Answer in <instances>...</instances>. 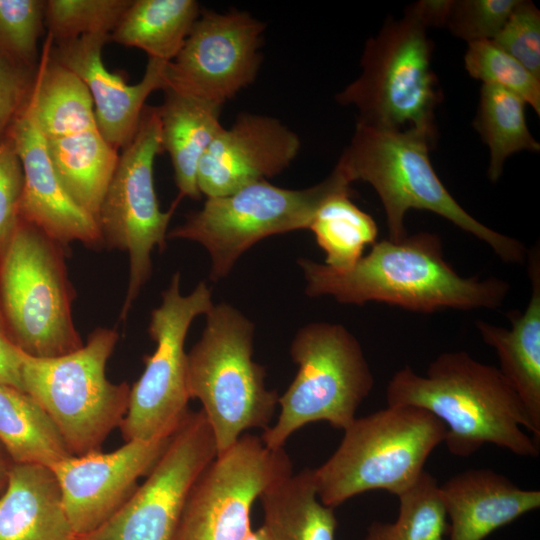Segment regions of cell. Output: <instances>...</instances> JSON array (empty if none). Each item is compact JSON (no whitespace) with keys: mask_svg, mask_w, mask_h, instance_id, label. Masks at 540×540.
Listing matches in <instances>:
<instances>
[{"mask_svg":"<svg viewBox=\"0 0 540 540\" xmlns=\"http://www.w3.org/2000/svg\"><path fill=\"white\" fill-rule=\"evenodd\" d=\"M298 264L308 296L328 295L343 304L382 302L421 313L497 309L509 291V284L496 277L460 276L445 260L440 237L430 232L376 241L344 271L305 258Z\"/></svg>","mask_w":540,"mask_h":540,"instance_id":"cell-1","label":"cell"},{"mask_svg":"<svg viewBox=\"0 0 540 540\" xmlns=\"http://www.w3.org/2000/svg\"><path fill=\"white\" fill-rule=\"evenodd\" d=\"M386 400L389 406L422 408L442 421L444 442L454 456L469 457L487 443L517 456H539L540 433L510 383L499 368L466 351L440 354L425 376L410 366L398 370Z\"/></svg>","mask_w":540,"mask_h":540,"instance_id":"cell-2","label":"cell"},{"mask_svg":"<svg viewBox=\"0 0 540 540\" xmlns=\"http://www.w3.org/2000/svg\"><path fill=\"white\" fill-rule=\"evenodd\" d=\"M436 136L416 128L384 129L357 121L334 169L350 184L363 181L373 187L392 241L407 235L404 217L408 210H427L485 242L503 262L523 263L528 251L520 241L472 217L443 185L429 158Z\"/></svg>","mask_w":540,"mask_h":540,"instance_id":"cell-3","label":"cell"},{"mask_svg":"<svg viewBox=\"0 0 540 540\" xmlns=\"http://www.w3.org/2000/svg\"><path fill=\"white\" fill-rule=\"evenodd\" d=\"M343 431L335 452L313 469L318 498L332 508L372 490L399 495L417 480L446 435L442 421L409 405L356 417Z\"/></svg>","mask_w":540,"mask_h":540,"instance_id":"cell-4","label":"cell"},{"mask_svg":"<svg viewBox=\"0 0 540 540\" xmlns=\"http://www.w3.org/2000/svg\"><path fill=\"white\" fill-rule=\"evenodd\" d=\"M254 324L232 305L214 304L199 341L187 353V389L212 429L217 455L252 428L267 429L278 405L252 359Z\"/></svg>","mask_w":540,"mask_h":540,"instance_id":"cell-5","label":"cell"},{"mask_svg":"<svg viewBox=\"0 0 540 540\" xmlns=\"http://www.w3.org/2000/svg\"><path fill=\"white\" fill-rule=\"evenodd\" d=\"M117 341L115 329L96 328L81 348L62 356L40 358L21 350L24 391L45 411L73 456L100 451L127 413L131 387L106 377Z\"/></svg>","mask_w":540,"mask_h":540,"instance_id":"cell-6","label":"cell"},{"mask_svg":"<svg viewBox=\"0 0 540 540\" xmlns=\"http://www.w3.org/2000/svg\"><path fill=\"white\" fill-rule=\"evenodd\" d=\"M64 253V245L22 219L0 249V306L14 343L34 357H58L83 346L72 318L75 291Z\"/></svg>","mask_w":540,"mask_h":540,"instance_id":"cell-7","label":"cell"},{"mask_svg":"<svg viewBox=\"0 0 540 540\" xmlns=\"http://www.w3.org/2000/svg\"><path fill=\"white\" fill-rule=\"evenodd\" d=\"M427 29L408 9L403 18L388 20L366 42L360 76L336 95V101L357 108L358 122L437 135L434 111L442 92L431 65Z\"/></svg>","mask_w":540,"mask_h":540,"instance_id":"cell-8","label":"cell"},{"mask_svg":"<svg viewBox=\"0 0 540 540\" xmlns=\"http://www.w3.org/2000/svg\"><path fill=\"white\" fill-rule=\"evenodd\" d=\"M290 354L297 374L278 398L276 423L260 436L271 449L283 448L294 432L317 421L346 429L374 385L359 341L341 324L314 322L301 327Z\"/></svg>","mask_w":540,"mask_h":540,"instance_id":"cell-9","label":"cell"},{"mask_svg":"<svg viewBox=\"0 0 540 540\" xmlns=\"http://www.w3.org/2000/svg\"><path fill=\"white\" fill-rule=\"evenodd\" d=\"M52 165L71 198L95 220L118 161L101 134L85 84L44 43L30 94Z\"/></svg>","mask_w":540,"mask_h":540,"instance_id":"cell-10","label":"cell"},{"mask_svg":"<svg viewBox=\"0 0 540 540\" xmlns=\"http://www.w3.org/2000/svg\"><path fill=\"white\" fill-rule=\"evenodd\" d=\"M350 190V183L336 169L304 189L257 181L234 193L207 198L167 238L191 240L205 247L211 257L210 279L218 281L255 243L271 235L308 229L323 202Z\"/></svg>","mask_w":540,"mask_h":540,"instance_id":"cell-11","label":"cell"},{"mask_svg":"<svg viewBox=\"0 0 540 540\" xmlns=\"http://www.w3.org/2000/svg\"><path fill=\"white\" fill-rule=\"evenodd\" d=\"M160 152L158 108L145 106L136 134L118 157L96 217L103 243L129 255L122 320L151 276L152 250L155 246L164 249L170 219L181 199L178 197L166 212L159 207L153 167Z\"/></svg>","mask_w":540,"mask_h":540,"instance_id":"cell-12","label":"cell"},{"mask_svg":"<svg viewBox=\"0 0 540 540\" xmlns=\"http://www.w3.org/2000/svg\"><path fill=\"white\" fill-rule=\"evenodd\" d=\"M213 305L204 282L182 295L180 273H174L161 305L151 312L148 333L156 348L144 357V371L130 388L128 410L119 426L125 442L171 436L190 412L185 339L192 321Z\"/></svg>","mask_w":540,"mask_h":540,"instance_id":"cell-13","label":"cell"},{"mask_svg":"<svg viewBox=\"0 0 540 540\" xmlns=\"http://www.w3.org/2000/svg\"><path fill=\"white\" fill-rule=\"evenodd\" d=\"M292 474L289 456L243 434L201 472L187 497L174 540H245L253 503Z\"/></svg>","mask_w":540,"mask_h":540,"instance_id":"cell-14","label":"cell"},{"mask_svg":"<svg viewBox=\"0 0 540 540\" xmlns=\"http://www.w3.org/2000/svg\"><path fill=\"white\" fill-rule=\"evenodd\" d=\"M216 456L205 414L190 411L145 481L108 520L76 540H174L189 492Z\"/></svg>","mask_w":540,"mask_h":540,"instance_id":"cell-15","label":"cell"},{"mask_svg":"<svg viewBox=\"0 0 540 540\" xmlns=\"http://www.w3.org/2000/svg\"><path fill=\"white\" fill-rule=\"evenodd\" d=\"M264 30L265 24L245 11H201L166 65L164 89L222 107L254 82Z\"/></svg>","mask_w":540,"mask_h":540,"instance_id":"cell-16","label":"cell"},{"mask_svg":"<svg viewBox=\"0 0 540 540\" xmlns=\"http://www.w3.org/2000/svg\"><path fill=\"white\" fill-rule=\"evenodd\" d=\"M170 437L126 441L112 452L72 455L50 467L76 537L98 528L126 502L138 479L154 467Z\"/></svg>","mask_w":540,"mask_h":540,"instance_id":"cell-17","label":"cell"},{"mask_svg":"<svg viewBox=\"0 0 540 540\" xmlns=\"http://www.w3.org/2000/svg\"><path fill=\"white\" fill-rule=\"evenodd\" d=\"M298 135L280 120L240 113L222 128L204 153L197 185L207 198L225 196L283 172L297 157Z\"/></svg>","mask_w":540,"mask_h":540,"instance_id":"cell-18","label":"cell"},{"mask_svg":"<svg viewBox=\"0 0 540 540\" xmlns=\"http://www.w3.org/2000/svg\"><path fill=\"white\" fill-rule=\"evenodd\" d=\"M109 41V35H85L62 42L52 40L50 55L85 84L98 128L118 151L136 134L147 98L155 90L164 89L167 62L148 59L141 81L129 84L103 63L102 49Z\"/></svg>","mask_w":540,"mask_h":540,"instance_id":"cell-19","label":"cell"},{"mask_svg":"<svg viewBox=\"0 0 540 540\" xmlns=\"http://www.w3.org/2000/svg\"><path fill=\"white\" fill-rule=\"evenodd\" d=\"M7 136L24 175L20 219L64 246L74 241L92 247L103 244L96 220L71 198L56 174L30 96Z\"/></svg>","mask_w":540,"mask_h":540,"instance_id":"cell-20","label":"cell"},{"mask_svg":"<svg viewBox=\"0 0 540 540\" xmlns=\"http://www.w3.org/2000/svg\"><path fill=\"white\" fill-rule=\"evenodd\" d=\"M440 496L448 540H484L495 530L540 507V491L522 489L488 468L457 473L442 485Z\"/></svg>","mask_w":540,"mask_h":540,"instance_id":"cell-21","label":"cell"},{"mask_svg":"<svg viewBox=\"0 0 540 540\" xmlns=\"http://www.w3.org/2000/svg\"><path fill=\"white\" fill-rule=\"evenodd\" d=\"M539 246L529 252L530 300L523 312L507 314L511 328L483 320L476 327L486 344L496 351L503 376L523 403L540 433V254Z\"/></svg>","mask_w":540,"mask_h":540,"instance_id":"cell-22","label":"cell"},{"mask_svg":"<svg viewBox=\"0 0 540 540\" xmlns=\"http://www.w3.org/2000/svg\"><path fill=\"white\" fill-rule=\"evenodd\" d=\"M49 466L13 463L0 496V540H76Z\"/></svg>","mask_w":540,"mask_h":540,"instance_id":"cell-23","label":"cell"},{"mask_svg":"<svg viewBox=\"0 0 540 540\" xmlns=\"http://www.w3.org/2000/svg\"><path fill=\"white\" fill-rule=\"evenodd\" d=\"M158 108L161 149L169 154L179 198L200 199L197 185L199 163L211 142L223 128L221 106L164 89Z\"/></svg>","mask_w":540,"mask_h":540,"instance_id":"cell-24","label":"cell"},{"mask_svg":"<svg viewBox=\"0 0 540 540\" xmlns=\"http://www.w3.org/2000/svg\"><path fill=\"white\" fill-rule=\"evenodd\" d=\"M259 498L270 540H335L334 508L319 500L313 469L290 474Z\"/></svg>","mask_w":540,"mask_h":540,"instance_id":"cell-25","label":"cell"},{"mask_svg":"<svg viewBox=\"0 0 540 540\" xmlns=\"http://www.w3.org/2000/svg\"><path fill=\"white\" fill-rule=\"evenodd\" d=\"M200 13L195 0H132L110 41L168 63L182 48Z\"/></svg>","mask_w":540,"mask_h":540,"instance_id":"cell-26","label":"cell"},{"mask_svg":"<svg viewBox=\"0 0 540 540\" xmlns=\"http://www.w3.org/2000/svg\"><path fill=\"white\" fill-rule=\"evenodd\" d=\"M0 443L14 463L51 467L72 456L39 404L28 393L2 383Z\"/></svg>","mask_w":540,"mask_h":540,"instance_id":"cell-27","label":"cell"},{"mask_svg":"<svg viewBox=\"0 0 540 540\" xmlns=\"http://www.w3.org/2000/svg\"><path fill=\"white\" fill-rule=\"evenodd\" d=\"M526 103L518 95L495 85L482 84L474 127L490 150L488 177L496 182L512 154L538 152L525 117Z\"/></svg>","mask_w":540,"mask_h":540,"instance_id":"cell-28","label":"cell"},{"mask_svg":"<svg viewBox=\"0 0 540 540\" xmlns=\"http://www.w3.org/2000/svg\"><path fill=\"white\" fill-rule=\"evenodd\" d=\"M308 229L325 252V265L338 271L353 267L378 236L372 216L351 201V190L323 202Z\"/></svg>","mask_w":540,"mask_h":540,"instance_id":"cell-29","label":"cell"},{"mask_svg":"<svg viewBox=\"0 0 540 540\" xmlns=\"http://www.w3.org/2000/svg\"><path fill=\"white\" fill-rule=\"evenodd\" d=\"M393 523L374 521L364 540H445L447 515L436 478L423 471L402 493Z\"/></svg>","mask_w":540,"mask_h":540,"instance_id":"cell-30","label":"cell"},{"mask_svg":"<svg viewBox=\"0 0 540 540\" xmlns=\"http://www.w3.org/2000/svg\"><path fill=\"white\" fill-rule=\"evenodd\" d=\"M132 0H47L44 22L53 42L85 35H109Z\"/></svg>","mask_w":540,"mask_h":540,"instance_id":"cell-31","label":"cell"},{"mask_svg":"<svg viewBox=\"0 0 540 540\" xmlns=\"http://www.w3.org/2000/svg\"><path fill=\"white\" fill-rule=\"evenodd\" d=\"M464 64L472 78L518 95L540 115V78L493 41L469 43Z\"/></svg>","mask_w":540,"mask_h":540,"instance_id":"cell-32","label":"cell"},{"mask_svg":"<svg viewBox=\"0 0 540 540\" xmlns=\"http://www.w3.org/2000/svg\"><path fill=\"white\" fill-rule=\"evenodd\" d=\"M45 1L0 0V57L36 69Z\"/></svg>","mask_w":540,"mask_h":540,"instance_id":"cell-33","label":"cell"},{"mask_svg":"<svg viewBox=\"0 0 540 540\" xmlns=\"http://www.w3.org/2000/svg\"><path fill=\"white\" fill-rule=\"evenodd\" d=\"M517 3L518 0H453L445 26L468 44L493 40Z\"/></svg>","mask_w":540,"mask_h":540,"instance_id":"cell-34","label":"cell"},{"mask_svg":"<svg viewBox=\"0 0 540 540\" xmlns=\"http://www.w3.org/2000/svg\"><path fill=\"white\" fill-rule=\"evenodd\" d=\"M491 41L540 78V11L531 1L518 0Z\"/></svg>","mask_w":540,"mask_h":540,"instance_id":"cell-35","label":"cell"},{"mask_svg":"<svg viewBox=\"0 0 540 540\" xmlns=\"http://www.w3.org/2000/svg\"><path fill=\"white\" fill-rule=\"evenodd\" d=\"M23 184L22 164L13 142L7 136L0 141V249L19 222Z\"/></svg>","mask_w":540,"mask_h":540,"instance_id":"cell-36","label":"cell"},{"mask_svg":"<svg viewBox=\"0 0 540 540\" xmlns=\"http://www.w3.org/2000/svg\"><path fill=\"white\" fill-rule=\"evenodd\" d=\"M36 69L0 57V141L7 137L26 104L34 85Z\"/></svg>","mask_w":540,"mask_h":540,"instance_id":"cell-37","label":"cell"},{"mask_svg":"<svg viewBox=\"0 0 540 540\" xmlns=\"http://www.w3.org/2000/svg\"><path fill=\"white\" fill-rule=\"evenodd\" d=\"M0 383L24 391L21 350L14 343L0 306ZM25 392V391H24Z\"/></svg>","mask_w":540,"mask_h":540,"instance_id":"cell-38","label":"cell"},{"mask_svg":"<svg viewBox=\"0 0 540 540\" xmlns=\"http://www.w3.org/2000/svg\"><path fill=\"white\" fill-rule=\"evenodd\" d=\"M453 0H422L410 5L411 11L427 28L445 26Z\"/></svg>","mask_w":540,"mask_h":540,"instance_id":"cell-39","label":"cell"},{"mask_svg":"<svg viewBox=\"0 0 540 540\" xmlns=\"http://www.w3.org/2000/svg\"><path fill=\"white\" fill-rule=\"evenodd\" d=\"M14 462L0 443V492L7 483L10 468Z\"/></svg>","mask_w":540,"mask_h":540,"instance_id":"cell-40","label":"cell"},{"mask_svg":"<svg viewBox=\"0 0 540 540\" xmlns=\"http://www.w3.org/2000/svg\"><path fill=\"white\" fill-rule=\"evenodd\" d=\"M245 540H270V538L265 527L261 526L257 530H251Z\"/></svg>","mask_w":540,"mask_h":540,"instance_id":"cell-41","label":"cell"}]
</instances>
